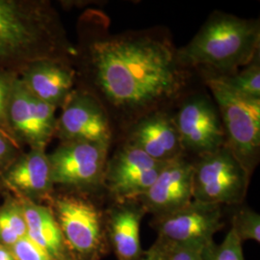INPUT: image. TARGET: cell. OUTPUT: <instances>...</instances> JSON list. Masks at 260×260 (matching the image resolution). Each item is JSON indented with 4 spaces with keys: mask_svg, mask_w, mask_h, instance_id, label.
Listing matches in <instances>:
<instances>
[{
    "mask_svg": "<svg viewBox=\"0 0 260 260\" xmlns=\"http://www.w3.org/2000/svg\"><path fill=\"white\" fill-rule=\"evenodd\" d=\"M76 86L91 93L114 124L126 129L152 112L166 110L185 93L191 70L164 27L114 33L110 19L90 10L78 21Z\"/></svg>",
    "mask_w": 260,
    "mask_h": 260,
    "instance_id": "cell-1",
    "label": "cell"
},
{
    "mask_svg": "<svg viewBox=\"0 0 260 260\" xmlns=\"http://www.w3.org/2000/svg\"><path fill=\"white\" fill-rule=\"evenodd\" d=\"M75 47L47 0H0V71L19 76L41 60L74 63Z\"/></svg>",
    "mask_w": 260,
    "mask_h": 260,
    "instance_id": "cell-2",
    "label": "cell"
},
{
    "mask_svg": "<svg viewBox=\"0 0 260 260\" xmlns=\"http://www.w3.org/2000/svg\"><path fill=\"white\" fill-rule=\"evenodd\" d=\"M258 19H242L216 11L184 47L182 63L205 76H225L248 65L259 53Z\"/></svg>",
    "mask_w": 260,
    "mask_h": 260,
    "instance_id": "cell-3",
    "label": "cell"
},
{
    "mask_svg": "<svg viewBox=\"0 0 260 260\" xmlns=\"http://www.w3.org/2000/svg\"><path fill=\"white\" fill-rule=\"evenodd\" d=\"M47 203L75 259H102L109 250L105 211L89 193L66 190L53 193Z\"/></svg>",
    "mask_w": 260,
    "mask_h": 260,
    "instance_id": "cell-4",
    "label": "cell"
},
{
    "mask_svg": "<svg viewBox=\"0 0 260 260\" xmlns=\"http://www.w3.org/2000/svg\"><path fill=\"white\" fill-rule=\"evenodd\" d=\"M220 114L225 145L251 176L260 156V100L238 93L217 76H205Z\"/></svg>",
    "mask_w": 260,
    "mask_h": 260,
    "instance_id": "cell-5",
    "label": "cell"
},
{
    "mask_svg": "<svg viewBox=\"0 0 260 260\" xmlns=\"http://www.w3.org/2000/svg\"><path fill=\"white\" fill-rule=\"evenodd\" d=\"M193 163V200L218 205H241L250 183L249 173L224 145Z\"/></svg>",
    "mask_w": 260,
    "mask_h": 260,
    "instance_id": "cell-6",
    "label": "cell"
},
{
    "mask_svg": "<svg viewBox=\"0 0 260 260\" xmlns=\"http://www.w3.org/2000/svg\"><path fill=\"white\" fill-rule=\"evenodd\" d=\"M110 145L95 142H61L47 153L54 186L91 193L103 189Z\"/></svg>",
    "mask_w": 260,
    "mask_h": 260,
    "instance_id": "cell-7",
    "label": "cell"
},
{
    "mask_svg": "<svg viewBox=\"0 0 260 260\" xmlns=\"http://www.w3.org/2000/svg\"><path fill=\"white\" fill-rule=\"evenodd\" d=\"M168 162H159L141 149L123 142L108 156L103 189L114 202L137 200L145 194Z\"/></svg>",
    "mask_w": 260,
    "mask_h": 260,
    "instance_id": "cell-8",
    "label": "cell"
},
{
    "mask_svg": "<svg viewBox=\"0 0 260 260\" xmlns=\"http://www.w3.org/2000/svg\"><path fill=\"white\" fill-rule=\"evenodd\" d=\"M173 118L185 154L190 152L200 157L225 145L220 114L208 95H188Z\"/></svg>",
    "mask_w": 260,
    "mask_h": 260,
    "instance_id": "cell-9",
    "label": "cell"
},
{
    "mask_svg": "<svg viewBox=\"0 0 260 260\" xmlns=\"http://www.w3.org/2000/svg\"><path fill=\"white\" fill-rule=\"evenodd\" d=\"M61 109L54 136L60 143L86 141L111 145L114 128L110 118L91 93L75 87Z\"/></svg>",
    "mask_w": 260,
    "mask_h": 260,
    "instance_id": "cell-10",
    "label": "cell"
},
{
    "mask_svg": "<svg viewBox=\"0 0 260 260\" xmlns=\"http://www.w3.org/2000/svg\"><path fill=\"white\" fill-rule=\"evenodd\" d=\"M56 108L40 101L16 78L10 98L8 122L21 148L47 149L55 136Z\"/></svg>",
    "mask_w": 260,
    "mask_h": 260,
    "instance_id": "cell-11",
    "label": "cell"
},
{
    "mask_svg": "<svg viewBox=\"0 0 260 260\" xmlns=\"http://www.w3.org/2000/svg\"><path fill=\"white\" fill-rule=\"evenodd\" d=\"M150 224L157 233V238L175 246L206 245L213 241L214 234L223 228L222 209L221 205L193 200L175 212L153 217Z\"/></svg>",
    "mask_w": 260,
    "mask_h": 260,
    "instance_id": "cell-12",
    "label": "cell"
},
{
    "mask_svg": "<svg viewBox=\"0 0 260 260\" xmlns=\"http://www.w3.org/2000/svg\"><path fill=\"white\" fill-rule=\"evenodd\" d=\"M193 162L185 156L168 162L149 190L137 200L153 217L175 212L193 201Z\"/></svg>",
    "mask_w": 260,
    "mask_h": 260,
    "instance_id": "cell-13",
    "label": "cell"
},
{
    "mask_svg": "<svg viewBox=\"0 0 260 260\" xmlns=\"http://www.w3.org/2000/svg\"><path fill=\"white\" fill-rule=\"evenodd\" d=\"M125 143L159 162L185 156L173 115L167 110L152 112L125 129Z\"/></svg>",
    "mask_w": 260,
    "mask_h": 260,
    "instance_id": "cell-14",
    "label": "cell"
},
{
    "mask_svg": "<svg viewBox=\"0 0 260 260\" xmlns=\"http://www.w3.org/2000/svg\"><path fill=\"white\" fill-rule=\"evenodd\" d=\"M0 182L12 193L34 203L48 202L54 193L51 168L47 151L44 149H29L0 177Z\"/></svg>",
    "mask_w": 260,
    "mask_h": 260,
    "instance_id": "cell-15",
    "label": "cell"
},
{
    "mask_svg": "<svg viewBox=\"0 0 260 260\" xmlns=\"http://www.w3.org/2000/svg\"><path fill=\"white\" fill-rule=\"evenodd\" d=\"M19 80L40 101L56 109L61 108L76 86L74 63L59 60H41L28 65Z\"/></svg>",
    "mask_w": 260,
    "mask_h": 260,
    "instance_id": "cell-16",
    "label": "cell"
},
{
    "mask_svg": "<svg viewBox=\"0 0 260 260\" xmlns=\"http://www.w3.org/2000/svg\"><path fill=\"white\" fill-rule=\"evenodd\" d=\"M146 214L138 200L114 202L105 211L108 245L117 260L142 258L144 251L140 239V228Z\"/></svg>",
    "mask_w": 260,
    "mask_h": 260,
    "instance_id": "cell-17",
    "label": "cell"
},
{
    "mask_svg": "<svg viewBox=\"0 0 260 260\" xmlns=\"http://www.w3.org/2000/svg\"><path fill=\"white\" fill-rule=\"evenodd\" d=\"M17 198L25 217L26 237L52 260H76L66 244L49 205L37 204L21 197Z\"/></svg>",
    "mask_w": 260,
    "mask_h": 260,
    "instance_id": "cell-18",
    "label": "cell"
},
{
    "mask_svg": "<svg viewBox=\"0 0 260 260\" xmlns=\"http://www.w3.org/2000/svg\"><path fill=\"white\" fill-rule=\"evenodd\" d=\"M27 228L23 209L19 199L7 195L0 205V244L11 248L26 237Z\"/></svg>",
    "mask_w": 260,
    "mask_h": 260,
    "instance_id": "cell-19",
    "label": "cell"
},
{
    "mask_svg": "<svg viewBox=\"0 0 260 260\" xmlns=\"http://www.w3.org/2000/svg\"><path fill=\"white\" fill-rule=\"evenodd\" d=\"M259 53L248 65L241 70L221 78L235 91L246 96L260 100V59Z\"/></svg>",
    "mask_w": 260,
    "mask_h": 260,
    "instance_id": "cell-20",
    "label": "cell"
},
{
    "mask_svg": "<svg viewBox=\"0 0 260 260\" xmlns=\"http://www.w3.org/2000/svg\"><path fill=\"white\" fill-rule=\"evenodd\" d=\"M242 244L231 228L221 244H216L213 240L205 245L202 260H245Z\"/></svg>",
    "mask_w": 260,
    "mask_h": 260,
    "instance_id": "cell-21",
    "label": "cell"
},
{
    "mask_svg": "<svg viewBox=\"0 0 260 260\" xmlns=\"http://www.w3.org/2000/svg\"><path fill=\"white\" fill-rule=\"evenodd\" d=\"M232 229L240 241L260 242V216L249 207L239 208L232 220Z\"/></svg>",
    "mask_w": 260,
    "mask_h": 260,
    "instance_id": "cell-22",
    "label": "cell"
},
{
    "mask_svg": "<svg viewBox=\"0 0 260 260\" xmlns=\"http://www.w3.org/2000/svg\"><path fill=\"white\" fill-rule=\"evenodd\" d=\"M18 76L0 71V131L14 142L19 148V143L14 138L8 122V108H9L10 98L13 90V85ZM23 149V148H21Z\"/></svg>",
    "mask_w": 260,
    "mask_h": 260,
    "instance_id": "cell-23",
    "label": "cell"
},
{
    "mask_svg": "<svg viewBox=\"0 0 260 260\" xmlns=\"http://www.w3.org/2000/svg\"><path fill=\"white\" fill-rule=\"evenodd\" d=\"M16 260H52L28 237H24L10 248Z\"/></svg>",
    "mask_w": 260,
    "mask_h": 260,
    "instance_id": "cell-24",
    "label": "cell"
},
{
    "mask_svg": "<svg viewBox=\"0 0 260 260\" xmlns=\"http://www.w3.org/2000/svg\"><path fill=\"white\" fill-rule=\"evenodd\" d=\"M22 152L23 149L0 131V177Z\"/></svg>",
    "mask_w": 260,
    "mask_h": 260,
    "instance_id": "cell-25",
    "label": "cell"
},
{
    "mask_svg": "<svg viewBox=\"0 0 260 260\" xmlns=\"http://www.w3.org/2000/svg\"><path fill=\"white\" fill-rule=\"evenodd\" d=\"M205 246L198 243L176 245L170 260H202V252Z\"/></svg>",
    "mask_w": 260,
    "mask_h": 260,
    "instance_id": "cell-26",
    "label": "cell"
},
{
    "mask_svg": "<svg viewBox=\"0 0 260 260\" xmlns=\"http://www.w3.org/2000/svg\"><path fill=\"white\" fill-rule=\"evenodd\" d=\"M175 245L157 238L140 260H170Z\"/></svg>",
    "mask_w": 260,
    "mask_h": 260,
    "instance_id": "cell-27",
    "label": "cell"
},
{
    "mask_svg": "<svg viewBox=\"0 0 260 260\" xmlns=\"http://www.w3.org/2000/svg\"><path fill=\"white\" fill-rule=\"evenodd\" d=\"M0 260H16L9 248L0 244Z\"/></svg>",
    "mask_w": 260,
    "mask_h": 260,
    "instance_id": "cell-28",
    "label": "cell"
}]
</instances>
